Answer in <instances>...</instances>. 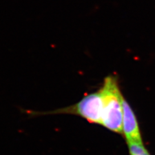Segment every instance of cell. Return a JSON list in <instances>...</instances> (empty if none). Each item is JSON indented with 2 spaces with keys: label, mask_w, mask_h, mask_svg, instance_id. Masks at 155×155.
<instances>
[{
  "label": "cell",
  "mask_w": 155,
  "mask_h": 155,
  "mask_svg": "<svg viewBox=\"0 0 155 155\" xmlns=\"http://www.w3.org/2000/svg\"><path fill=\"white\" fill-rule=\"evenodd\" d=\"M99 89L104 104L101 125L111 131L122 134L124 95L120 91L118 78L114 75L105 77Z\"/></svg>",
  "instance_id": "1"
},
{
  "label": "cell",
  "mask_w": 155,
  "mask_h": 155,
  "mask_svg": "<svg viewBox=\"0 0 155 155\" xmlns=\"http://www.w3.org/2000/svg\"><path fill=\"white\" fill-rule=\"evenodd\" d=\"M103 110V99L99 89L94 93L86 94L78 102L65 107L48 111L23 110V112L31 118L48 115H74L85 119L91 124L101 125Z\"/></svg>",
  "instance_id": "2"
},
{
  "label": "cell",
  "mask_w": 155,
  "mask_h": 155,
  "mask_svg": "<svg viewBox=\"0 0 155 155\" xmlns=\"http://www.w3.org/2000/svg\"><path fill=\"white\" fill-rule=\"evenodd\" d=\"M122 130L126 140L127 143H142L137 116L131 106L125 100L124 96L122 98Z\"/></svg>",
  "instance_id": "3"
},
{
  "label": "cell",
  "mask_w": 155,
  "mask_h": 155,
  "mask_svg": "<svg viewBox=\"0 0 155 155\" xmlns=\"http://www.w3.org/2000/svg\"><path fill=\"white\" fill-rule=\"evenodd\" d=\"M130 155H150L143 143H127Z\"/></svg>",
  "instance_id": "4"
}]
</instances>
